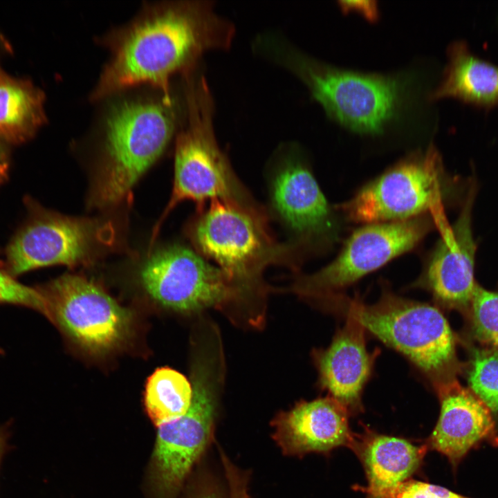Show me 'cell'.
<instances>
[{
	"mask_svg": "<svg viewBox=\"0 0 498 498\" xmlns=\"http://www.w3.org/2000/svg\"><path fill=\"white\" fill-rule=\"evenodd\" d=\"M0 304L24 306L45 316L46 306L38 289L25 286L0 268Z\"/></svg>",
	"mask_w": 498,
	"mask_h": 498,
	"instance_id": "obj_24",
	"label": "cell"
},
{
	"mask_svg": "<svg viewBox=\"0 0 498 498\" xmlns=\"http://www.w3.org/2000/svg\"><path fill=\"white\" fill-rule=\"evenodd\" d=\"M447 53L442 80L430 99L452 97L486 109L498 106V67L476 57L463 41L450 44Z\"/></svg>",
	"mask_w": 498,
	"mask_h": 498,
	"instance_id": "obj_19",
	"label": "cell"
},
{
	"mask_svg": "<svg viewBox=\"0 0 498 498\" xmlns=\"http://www.w3.org/2000/svg\"><path fill=\"white\" fill-rule=\"evenodd\" d=\"M37 288L45 303L46 317L89 353L111 352L132 333L131 311L84 276L66 274Z\"/></svg>",
	"mask_w": 498,
	"mask_h": 498,
	"instance_id": "obj_13",
	"label": "cell"
},
{
	"mask_svg": "<svg viewBox=\"0 0 498 498\" xmlns=\"http://www.w3.org/2000/svg\"><path fill=\"white\" fill-rule=\"evenodd\" d=\"M192 387L187 378L167 367L156 369L147 378L144 403L148 416L156 425L175 420L188 410Z\"/></svg>",
	"mask_w": 498,
	"mask_h": 498,
	"instance_id": "obj_21",
	"label": "cell"
},
{
	"mask_svg": "<svg viewBox=\"0 0 498 498\" xmlns=\"http://www.w3.org/2000/svg\"><path fill=\"white\" fill-rule=\"evenodd\" d=\"M345 316V324L330 346L315 350L313 356L320 385L350 414L362 410L361 394L377 353L368 352L362 325L353 317Z\"/></svg>",
	"mask_w": 498,
	"mask_h": 498,
	"instance_id": "obj_17",
	"label": "cell"
},
{
	"mask_svg": "<svg viewBox=\"0 0 498 498\" xmlns=\"http://www.w3.org/2000/svg\"><path fill=\"white\" fill-rule=\"evenodd\" d=\"M268 221V212L214 200L196 208L185 227L192 248L237 288L241 317L250 326H261L265 321L266 268L282 266L297 273L302 264L290 246L273 236Z\"/></svg>",
	"mask_w": 498,
	"mask_h": 498,
	"instance_id": "obj_2",
	"label": "cell"
},
{
	"mask_svg": "<svg viewBox=\"0 0 498 498\" xmlns=\"http://www.w3.org/2000/svg\"><path fill=\"white\" fill-rule=\"evenodd\" d=\"M470 304L475 338L498 349V291L488 290L477 285Z\"/></svg>",
	"mask_w": 498,
	"mask_h": 498,
	"instance_id": "obj_23",
	"label": "cell"
},
{
	"mask_svg": "<svg viewBox=\"0 0 498 498\" xmlns=\"http://www.w3.org/2000/svg\"><path fill=\"white\" fill-rule=\"evenodd\" d=\"M382 288L380 297L372 304L339 293L320 305L357 320L365 331L405 355L434 387L455 378V338L443 313L435 306Z\"/></svg>",
	"mask_w": 498,
	"mask_h": 498,
	"instance_id": "obj_5",
	"label": "cell"
},
{
	"mask_svg": "<svg viewBox=\"0 0 498 498\" xmlns=\"http://www.w3.org/2000/svg\"><path fill=\"white\" fill-rule=\"evenodd\" d=\"M366 474L367 485L358 486L365 498H378L385 492L409 479L422 465L427 451L407 439L367 431L355 436L351 447Z\"/></svg>",
	"mask_w": 498,
	"mask_h": 498,
	"instance_id": "obj_18",
	"label": "cell"
},
{
	"mask_svg": "<svg viewBox=\"0 0 498 498\" xmlns=\"http://www.w3.org/2000/svg\"><path fill=\"white\" fill-rule=\"evenodd\" d=\"M436 218L424 214L405 221L366 224L351 234L330 264L311 274L296 273L285 289L313 304L339 294L416 246L434 227Z\"/></svg>",
	"mask_w": 498,
	"mask_h": 498,
	"instance_id": "obj_11",
	"label": "cell"
},
{
	"mask_svg": "<svg viewBox=\"0 0 498 498\" xmlns=\"http://www.w3.org/2000/svg\"><path fill=\"white\" fill-rule=\"evenodd\" d=\"M468 381L470 389L498 421V349L473 352Z\"/></svg>",
	"mask_w": 498,
	"mask_h": 498,
	"instance_id": "obj_22",
	"label": "cell"
},
{
	"mask_svg": "<svg viewBox=\"0 0 498 498\" xmlns=\"http://www.w3.org/2000/svg\"><path fill=\"white\" fill-rule=\"evenodd\" d=\"M338 3L344 12L358 11L371 21L376 20L379 16L376 1H339Z\"/></svg>",
	"mask_w": 498,
	"mask_h": 498,
	"instance_id": "obj_27",
	"label": "cell"
},
{
	"mask_svg": "<svg viewBox=\"0 0 498 498\" xmlns=\"http://www.w3.org/2000/svg\"><path fill=\"white\" fill-rule=\"evenodd\" d=\"M10 424L6 423L0 425V469L5 456L11 449V445L10 444Z\"/></svg>",
	"mask_w": 498,
	"mask_h": 498,
	"instance_id": "obj_29",
	"label": "cell"
},
{
	"mask_svg": "<svg viewBox=\"0 0 498 498\" xmlns=\"http://www.w3.org/2000/svg\"><path fill=\"white\" fill-rule=\"evenodd\" d=\"M10 162V152L7 143L0 138V185L8 178Z\"/></svg>",
	"mask_w": 498,
	"mask_h": 498,
	"instance_id": "obj_28",
	"label": "cell"
},
{
	"mask_svg": "<svg viewBox=\"0 0 498 498\" xmlns=\"http://www.w3.org/2000/svg\"><path fill=\"white\" fill-rule=\"evenodd\" d=\"M28 216L6 246L11 276L42 267L89 266L119 246L113 221L59 214L27 199Z\"/></svg>",
	"mask_w": 498,
	"mask_h": 498,
	"instance_id": "obj_8",
	"label": "cell"
},
{
	"mask_svg": "<svg viewBox=\"0 0 498 498\" xmlns=\"http://www.w3.org/2000/svg\"><path fill=\"white\" fill-rule=\"evenodd\" d=\"M472 201L470 190L454 225L441 229L442 237L414 285L428 290L437 303L448 308L467 307L477 285L474 278L477 244L471 226Z\"/></svg>",
	"mask_w": 498,
	"mask_h": 498,
	"instance_id": "obj_14",
	"label": "cell"
},
{
	"mask_svg": "<svg viewBox=\"0 0 498 498\" xmlns=\"http://www.w3.org/2000/svg\"><path fill=\"white\" fill-rule=\"evenodd\" d=\"M434 388L441 412L425 445L445 456L455 467L479 443L497 439L496 423L488 407L455 378Z\"/></svg>",
	"mask_w": 498,
	"mask_h": 498,
	"instance_id": "obj_16",
	"label": "cell"
},
{
	"mask_svg": "<svg viewBox=\"0 0 498 498\" xmlns=\"http://www.w3.org/2000/svg\"><path fill=\"white\" fill-rule=\"evenodd\" d=\"M266 184L268 216L281 225L285 242L302 262L338 241L337 209L329 203L299 150L283 149L275 156L266 172Z\"/></svg>",
	"mask_w": 498,
	"mask_h": 498,
	"instance_id": "obj_9",
	"label": "cell"
},
{
	"mask_svg": "<svg viewBox=\"0 0 498 498\" xmlns=\"http://www.w3.org/2000/svg\"><path fill=\"white\" fill-rule=\"evenodd\" d=\"M140 279L148 295L168 310L192 314L214 307L232 321L237 315V288L193 248L174 243L156 251L143 264Z\"/></svg>",
	"mask_w": 498,
	"mask_h": 498,
	"instance_id": "obj_12",
	"label": "cell"
},
{
	"mask_svg": "<svg viewBox=\"0 0 498 498\" xmlns=\"http://www.w3.org/2000/svg\"><path fill=\"white\" fill-rule=\"evenodd\" d=\"M233 28L199 2L165 3L147 6L117 32L111 57L91 93L93 100L128 86L148 83L172 100L169 79L192 71L206 50L227 47Z\"/></svg>",
	"mask_w": 498,
	"mask_h": 498,
	"instance_id": "obj_1",
	"label": "cell"
},
{
	"mask_svg": "<svg viewBox=\"0 0 498 498\" xmlns=\"http://www.w3.org/2000/svg\"><path fill=\"white\" fill-rule=\"evenodd\" d=\"M282 57L326 114L358 133H382L410 99L412 81L405 75L342 69L293 51Z\"/></svg>",
	"mask_w": 498,
	"mask_h": 498,
	"instance_id": "obj_7",
	"label": "cell"
},
{
	"mask_svg": "<svg viewBox=\"0 0 498 498\" xmlns=\"http://www.w3.org/2000/svg\"><path fill=\"white\" fill-rule=\"evenodd\" d=\"M378 498H469L444 487L408 479L385 492Z\"/></svg>",
	"mask_w": 498,
	"mask_h": 498,
	"instance_id": "obj_25",
	"label": "cell"
},
{
	"mask_svg": "<svg viewBox=\"0 0 498 498\" xmlns=\"http://www.w3.org/2000/svg\"><path fill=\"white\" fill-rule=\"evenodd\" d=\"M449 187L441 155L430 145L365 185L338 210L347 221L366 224L405 221L424 214L442 219Z\"/></svg>",
	"mask_w": 498,
	"mask_h": 498,
	"instance_id": "obj_10",
	"label": "cell"
},
{
	"mask_svg": "<svg viewBox=\"0 0 498 498\" xmlns=\"http://www.w3.org/2000/svg\"><path fill=\"white\" fill-rule=\"evenodd\" d=\"M174 99L124 100L107 114L89 205L104 210L128 199L142 174L161 156L177 124Z\"/></svg>",
	"mask_w": 498,
	"mask_h": 498,
	"instance_id": "obj_3",
	"label": "cell"
},
{
	"mask_svg": "<svg viewBox=\"0 0 498 498\" xmlns=\"http://www.w3.org/2000/svg\"><path fill=\"white\" fill-rule=\"evenodd\" d=\"M349 416L347 409L331 396L301 401L273 420V438L286 455L326 454L340 446L351 448L356 436Z\"/></svg>",
	"mask_w": 498,
	"mask_h": 498,
	"instance_id": "obj_15",
	"label": "cell"
},
{
	"mask_svg": "<svg viewBox=\"0 0 498 498\" xmlns=\"http://www.w3.org/2000/svg\"><path fill=\"white\" fill-rule=\"evenodd\" d=\"M230 498H249L248 477L238 468L231 466L225 471Z\"/></svg>",
	"mask_w": 498,
	"mask_h": 498,
	"instance_id": "obj_26",
	"label": "cell"
},
{
	"mask_svg": "<svg viewBox=\"0 0 498 498\" xmlns=\"http://www.w3.org/2000/svg\"><path fill=\"white\" fill-rule=\"evenodd\" d=\"M192 72L184 75L187 121L175 145L172 195L155 225L151 244L169 213L181 203L192 201L199 208L221 200L256 212H266L239 180L220 149L213 129V101L205 79Z\"/></svg>",
	"mask_w": 498,
	"mask_h": 498,
	"instance_id": "obj_4",
	"label": "cell"
},
{
	"mask_svg": "<svg viewBox=\"0 0 498 498\" xmlns=\"http://www.w3.org/2000/svg\"><path fill=\"white\" fill-rule=\"evenodd\" d=\"M44 102V92L29 79L0 67V138L14 145L31 139L46 122Z\"/></svg>",
	"mask_w": 498,
	"mask_h": 498,
	"instance_id": "obj_20",
	"label": "cell"
},
{
	"mask_svg": "<svg viewBox=\"0 0 498 498\" xmlns=\"http://www.w3.org/2000/svg\"><path fill=\"white\" fill-rule=\"evenodd\" d=\"M219 331L204 326L195 332L191 405L182 416L158 426L155 459L160 481L170 490L181 485L213 437L225 376Z\"/></svg>",
	"mask_w": 498,
	"mask_h": 498,
	"instance_id": "obj_6",
	"label": "cell"
},
{
	"mask_svg": "<svg viewBox=\"0 0 498 498\" xmlns=\"http://www.w3.org/2000/svg\"><path fill=\"white\" fill-rule=\"evenodd\" d=\"M199 498H219L217 495L212 490H205Z\"/></svg>",
	"mask_w": 498,
	"mask_h": 498,
	"instance_id": "obj_30",
	"label": "cell"
}]
</instances>
